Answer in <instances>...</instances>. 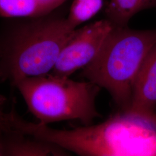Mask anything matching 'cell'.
I'll use <instances>...</instances> for the list:
<instances>
[{"label": "cell", "mask_w": 156, "mask_h": 156, "mask_svg": "<svg viewBox=\"0 0 156 156\" xmlns=\"http://www.w3.org/2000/svg\"><path fill=\"white\" fill-rule=\"evenodd\" d=\"M156 106V43L151 48L140 68L128 111L154 116Z\"/></svg>", "instance_id": "52a82bcc"}, {"label": "cell", "mask_w": 156, "mask_h": 156, "mask_svg": "<svg viewBox=\"0 0 156 156\" xmlns=\"http://www.w3.org/2000/svg\"><path fill=\"white\" fill-rule=\"evenodd\" d=\"M155 7L156 0H110L105 12L114 27H124L137 13Z\"/></svg>", "instance_id": "9c48e42d"}, {"label": "cell", "mask_w": 156, "mask_h": 156, "mask_svg": "<svg viewBox=\"0 0 156 156\" xmlns=\"http://www.w3.org/2000/svg\"><path fill=\"white\" fill-rule=\"evenodd\" d=\"M1 149L2 156H75L54 143L9 128L3 129Z\"/></svg>", "instance_id": "8992f818"}, {"label": "cell", "mask_w": 156, "mask_h": 156, "mask_svg": "<svg viewBox=\"0 0 156 156\" xmlns=\"http://www.w3.org/2000/svg\"><path fill=\"white\" fill-rule=\"evenodd\" d=\"M15 86L38 123L77 120L86 126L101 116L95 104L100 88L89 81L49 73L23 79Z\"/></svg>", "instance_id": "277c9868"}, {"label": "cell", "mask_w": 156, "mask_h": 156, "mask_svg": "<svg viewBox=\"0 0 156 156\" xmlns=\"http://www.w3.org/2000/svg\"><path fill=\"white\" fill-rule=\"evenodd\" d=\"M154 117L155 119V120H156V108H155V111H154Z\"/></svg>", "instance_id": "7c38bea8"}, {"label": "cell", "mask_w": 156, "mask_h": 156, "mask_svg": "<svg viewBox=\"0 0 156 156\" xmlns=\"http://www.w3.org/2000/svg\"><path fill=\"white\" fill-rule=\"evenodd\" d=\"M15 127L75 156H156L154 116L119 111L100 123L70 129L53 128L20 118Z\"/></svg>", "instance_id": "6da1fadb"}, {"label": "cell", "mask_w": 156, "mask_h": 156, "mask_svg": "<svg viewBox=\"0 0 156 156\" xmlns=\"http://www.w3.org/2000/svg\"><path fill=\"white\" fill-rule=\"evenodd\" d=\"M156 43V30L113 27L82 75L87 81L106 90L120 111H128L140 68Z\"/></svg>", "instance_id": "3957f363"}, {"label": "cell", "mask_w": 156, "mask_h": 156, "mask_svg": "<svg viewBox=\"0 0 156 156\" xmlns=\"http://www.w3.org/2000/svg\"><path fill=\"white\" fill-rule=\"evenodd\" d=\"M104 0H73L67 17L71 26H78L90 20L103 7Z\"/></svg>", "instance_id": "30bf717a"}, {"label": "cell", "mask_w": 156, "mask_h": 156, "mask_svg": "<svg viewBox=\"0 0 156 156\" xmlns=\"http://www.w3.org/2000/svg\"><path fill=\"white\" fill-rule=\"evenodd\" d=\"M113 27L106 19L76 28L50 73L70 77L79 69H83L98 55Z\"/></svg>", "instance_id": "5b68a950"}, {"label": "cell", "mask_w": 156, "mask_h": 156, "mask_svg": "<svg viewBox=\"0 0 156 156\" xmlns=\"http://www.w3.org/2000/svg\"><path fill=\"white\" fill-rule=\"evenodd\" d=\"M4 114V113H3ZM3 114L0 117V156H2V149H1V135L4 129V123H3Z\"/></svg>", "instance_id": "8fae6325"}, {"label": "cell", "mask_w": 156, "mask_h": 156, "mask_svg": "<svg viewBox=\"0 0 156 156\" xmlns=\"http://www.w3.org/2000/svg\"><path fill=\"white\" fill-rule=\"evenodd\" d=\"M67 0H0V17L31 19L50 14Z\"/></svg>", "instance_id": "ba28073f"}, {"label": "cell", "mask_w": 156, "mask_h": 156, "mask_svg": "<svg viewBox=\"0 0 156 156\" xmlns=\"http://www.w3.org/2000/svg\"><path fill=\"white\" fill-rule=\"evenodd\" d=\"M2 112H3L2 111H1V109H0V116H1V115H2Z\"/></svg>", "instance_id": "4fadbf2b"}, {"label": "cell", "mask_w": 156, "mask_h": 156, "mask_svg": "<svg viewBox=\"0 0 156 156\" xmlns=\"http://www.w3.org/2000/svg\"><path fill=\"white\" fill-rule=\"evenodd\" d=\"M0 35V76L14 85L25 78L50 73L76 28L67 17L10 19Z\"/></svg>", "instance_id": "7a4b0ae2"}]
</instances>
